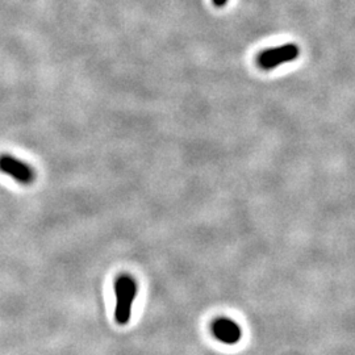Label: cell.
<instances>
[{
	"mask_svg": "<svg viewBox=\"0 0 355 355\" xmlns=\"http://www.w3.org/2000/svg\"><path fill=\"white\" fill-rule=\"evenodd\" d=\"M229 0H212V3H214V6L217 7V8H223V7H225L227 4H228Z\"/></svg>",
	"mask_w": 355,
	"mask_h": 355,
	"instance_id": "5b68a950",
	"label": "cell"
},
{
	"mask_svg": "<svg viewBox=\"0 0 355 355\" xmlns=\"http://www.w3.org/2000/svg\"><path fill=\"white\" fill-rule=\"evenodd\" d=\"M212 333L220 343L227 345H234L242 337V330L239 324L228 318H216L212 324Z\"/></svg>",
	"mask_w": 355,
	"mask_h": 355,
	"instance_id": "277c9868",
	"label": "cell"
},
{
	"mask_svg": "<svg viewBox=\"0 0 355 355\" xmlns=\"http://www.w3.org/2000/svg\"><path fill=\"white\" fill-rule=\"evenodd\" d=\"M300 55V49L295 44H284L275 48L261 51L257 57V64L263 70H272L280 64L295 61Z\"/></svg>",
	"mask_w": 355,
	"mask_h": 355,
	"instance_id": "7a4b0ae2",
	"label": "cell"
},
{
	"mask_svg": "<svg viewBox=\"0 0 355 355\" xmlns=\"http://www.w3.org/2000/svg\"><path fill=\"white\" fill-rule=\"evenodd\" d=\"M0 171L26 186L33 183L36 179V173L31 166L10 154L0 155Z\"/></svg>",
	"mask_w": 355,
	"mask_h": 355,
	"instance_id": "3957f363",
	"label": "cell"
},
{
	"mask_svg": "<svg viewBox=\"0 0 355 355\" xmlns=\"http://www.w3.org/2000/svg\"><path fill=\"white\" fill-rule=\"evenodd\" d=\"M137 295V283L133 277L123 274L114 282V320L119 325L124 327L129 322L132 315V306Z\"/></svg>",
	"mask_w": 355,
	"mask_h": 355,
	"instance_id": "6da1fadb",
	"label": "cell"
}]
</instances>
